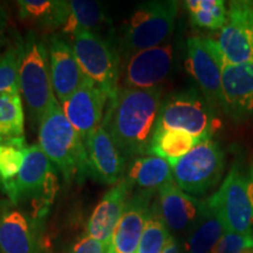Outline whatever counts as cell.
<instances>
[{"label": "cell", "mask_w": 253, "mask_h": 253, "mask_svg": "<svg viewBox=\"0 0 253 253\" xmlns=\"http://www.w3.org/2000/svg\"><path fill=\"white\" fill-rule=\"evenodd\" d=\"M163 100L162 87H120L118 95L109 100L102 126L126 161L149 155Z\"/></svg>", "instance_id": "cell-1"}, {"label": "cell", "mask_w": 253, "mask_h": 253, "mask_svg": "<svg viewBox=\"0 0 253 253\" xmlns=\"http://www.w3.org/2000/svg\"><path fill=\"white\" fill-rule=\"evenodd\" d=\"M38 126L39 145L66 183L81 184L91 176L84 142L66 118L58 99L50 103Z\"/></svg>", "instance_id": "cell-2"}, {"label": "cell", "mask_w": 253, "mask_h": 253, "mask_svg": "<svg viewBox=\"0 0 253 253\" xmlns=\"http://www.w3.org/2000/svg\"><path fill=\"white\" fill-rule=\"evenodd\" d=\"M178 2L154 0L136 6L123 28L119 52L128 59L135 53L168 42L175 30Z\"/></svg>", "instance_id": "cell-3"}, {"label": "cell", "mask_w": 253, "mask_h": 253, "mask_svg": "<svg viewBox=\"0 0 253 253\" xmlns=\"http://www.w3.org/2000/svg\"><path fill=\"white\" fill-rule=\"evenodd\" d=\"M19 82L32 125L39 126L41 118L56 97L50 79L48 42L33 31L23 38Z\"/></svg>", "instance_id": "cell-4"}, {"label": "cell", "mask_w": 253, "mask_h": 253, "mask_svg": "<svg viewBox=\"0 0 253 253\" xmlns=\"http://www.w3.org/2000/svg\"><path fill=\"white\" fill-rule=\"evenodd\" d=\"M216 113L197 88H186L163 100L155 130L183 131L201 141L211 138L220 128Z\"/></svg>", "instance_id": "cell-5"}, {"label": "cell", "mask_w": 253, "mask_h": 253, "mask_svg": "<svg viewBox=\"0 0 253 253\" xmlns=\"http://www.w3.org/2000/svg\"><path fill=\"white\" fill-rule=\"evenodd\" d=\"M169 164L173 182L179 189L188 195L202 196L214 188L223 177L225 154L212 137L205 138Z\"/></svg>", "instance_id": "cell-6"}, {"label": "cell", "mask_w": 253, "mask_h": 253, "mask_svg": "<svg viewBox=\"0 0 253 253\" xmlns=\"http://www.w3.org/2000/svg\"><path fill=\"white\" fill-rule=\"evenodd\" d=\"M73 52L84 77L103 90L109 100L119 93L120 52L100 34L80 31L72 37Z\"/></svg>", "instance_id": "cell-7"}, {"label": "cell", "mask_w": 253, "mask_h": 253, "mask_svg": "<svg viewBox=\"0 0 253 253\" xmlns=\"http://www.w3.org/2000/svg\"><path fill=\"white\" fill-rule=\"evenodd\" d=\"M208 199L216 208L226 231L240 235L253 233V208L248 179L238 163L231 166L220 188Z\"/></svg>", "instance_id": "cell-8"}, {"label": "cell", "mask_w": 253, "mask_h": 253, "mask_svg": "<svg viewBox=\"0 0 253 253\" xmlns=\"http://www.w3.org/2000/svg\"><path fill=\"white\" fill-rule=\"evenodd\" d=\"M221 62L213 39L191 37L186 40V69L216 112L221 109Z\"/></svg>", "instance_id": "cell-9"}, {"label": "cell", "mask_w": 253, "mask_h": 253, "mask_svg": "<svg viewBox=\"0 0 253 253\" xmlns=\"http://www.w3.org/2000/svg\"><path fill=\"white\" fill-rule=\"evenodd\" d=\"M227 20L214 40L224 62H253V1L229 2Z\"/></svg>", "instance_id": "cell-10"}, {"label": "cell", "mask_w": 253, "mask_h": 253, "mask_svg": "<svg viewBox=\"0 0 253 253\" xmlns=\"http://www.w3.org/2000/svg\"><path fill=\"white\" fill-rule=\"evenodd\" d=\"M122 84L131 89H150L161 87L173 71L175 50L172 43L166 42L135 53L126 59Z\"/></svg>", "instance_id": "cell-11"}, {"label": "cell", "mask_w": 253, "mask_h": 253, "mask_svg": "<svg viewBox=\"0 0 253 253\" xmlns=\"http://www.w3.org/2000/svg\"><path fill=\"white\" fill-rule=\"evenodd\" d=\"M53 171H55V169L40 145L31 144L24 149L23 167L17 178L12 182L1 183L0 190L7 196L8 202L13 205L28 198L40 201L38 216L42 217L41 198L45 190L47 177Z\"/></svg>", "instance_id": "cell-12"}, {"label": "cell", "mask_w": 253, "mask_h": 253, "mask_svg": "<svg viewBox=\"0 0 253 253\" xmlns=\"http://www.w3.org/2000/svg\"><path fill=\"white\" fill-rule=\"evenodd\" d=\"M221 110L237 122L253 116V62H221Z\"/></svg>", "instance_id": "cell-13"}, {"label": "cell", "mask_w": 253, "mask_h": 253, "mask_svg": "<svg viewBox=\"0 0 253 253\" xmlns=\"http://www.w3.org/2000/svg\"><path fill=\"white\" fill-rule=\"evenodd\" d=\"M108 102L106 93L86 78L80 88L62 103V110L84 142L102 125Z\"/></svg>", "instance_id": "cell-14"}, {"label": "cell", "mask_w": 253, "mask_h": 253, "mask_svg": "<svg viewBox=\"0 0 253 253\" xmlns=\"http://www.w3.org/2000/svg\"><path fill=\"white\" fill-rule=\"evenodd\" d=\"M0 253H42L37 220L8 201L0 203Z\"/></svg>", "instance_id": "cell-15"}, {"label": "cell", "mask_w": 253, "mask_h": 253, "mask_svg": "<svg viewBox=\"0 0 253 253\" xmlns=\"http://www.w3.org/2000/svg\"><path fill=\"white\" fill-rule=\"evenodd\" d=\"M155 192L142 190L129 198L104 253H136Z\"/></svg>", "instance_id": "cell-16"}, {"label": "cell", "mask_w": 253, "mask_h": 253, "mask_svg": "<svg viewBox=\"0 0 253 253\" xmlns=\"http://www.w3.org/2000/svg\"><path fill=\"white\" fill-rule=\"evenodd\" d=\"M157 192V201L154 204L168 230L185 237L201 214L203 201L185 194L173 181L163 185Z\"/></svg>", "instance_id": "cell-17"}, {"label": "cell", "mask_w": 253, "mask_h": 253, "mask_svg": "<svg viewBox=\"0 0 253 253\" xmlns=\"http://www.w3.org/2000/svg\"><path fill=\"white\" fill-rule=\"evenodd\" d=\"M48 58L53 90L62 104L80 88L86 77L79 66L73 47L59 34L49 38Z\"/></svg>", "instance_id": "cell-18"}, {"label": "cell", "mask_w": 253, "mask_h": 253, "mask_svg": "<svg viewBox=\"0 0 253 253\" xmlns=\"http://www.w3.org/2000/svg\"><path fill=\"white\" fill-rule=\"evenodd\" d=\"M134 186L123 177L101 198L87 224V236L100 242L104 248L121 219Z\"/></svg>", "instance_id": "cell-19"}, {"label": "cell", "mask_w": 253, "mask_h": 253, "mask_svg": "<svg viewBox=\"0 0 253 253\" xmlns=\"http://www.w3.org/2000/svg\"><path fill=\"white\" fill-rule=\"evenodd\" d=\"M91 176L104 184L115 185L123 178L126 160L114 143L112 136L101 125L84 141Z\"/></svg>", "instance_id": "cell-20"}, {"label": "cell", "mask_w": 253, "mask_h": 253, "mask_svg": "<svg viewBox=\"0 0 253 253\" xmlns=\"http://www.w3.org/2000/svg\"><path fill=\"white\" fill-rule=\"evenodd\" d=\"M226 232L216 208L204 199L201 214L183 240L185 253H213L221 237Z\"/></svg>", "instance_id": "cell-21"}, {"label": "cell", "mask_w": 253, "mask_h": 253, "mask_svg": "<svg viewBox=\"0 0 253 253\" xmlns=\"http://www.w3.org/2000/svg\"><path fill=\"white\" fill-rule=\"evenodd\" d=\"M19 17L42 32L65 27L69 17V1L65 0H19Z\"/></svg>", "instance_id": "cell-22"}, {"label": "cell", "mask_w": 253, "mask_h": 253, "mask_svg": "<svg viewBox=\"0 0 253 253\" xmlns=\"http://www.w3.org/2000/svg\"><path fill=\"white\" fill-rule=\"evenodd\" d=\"M125 177L132 186H138L145 191H156L173 181L169 162L154 155H145L131 160Z\"/></svg>", "instance_id": "cell-23"}, {"label": "cell", "mask_w": 253, "mask_h": 253, "mask_svg": "<svg viewBox=\"0 0 253 253\" xmlns=\"http://www.w3.org/2000/svg\"><path fill=\"white\" fill-rule=\"evenodd\" d=\"M0 144L25 149V114L20 93H0Z\"/></svg>", "instance_id": "cell-24"}, {"label": "cell", "mask_w": 253, "mask_h": 253, "mask_svg": "<svg viewBox=\"0 0 253 253\" xmlns=\"http://www.w3.org/2000/svg\"><path fill=\"white\" fill-rule=\"evenodd\" d=\"M108 23L109 19L101 2L72 0L69 1V17L62 28V33L68 34L71 38L80 31L96 33Z\"/></svg>", "instance_id": "cell-25"}, {"label": "cell", "mask_w": 253, "mask_h": 253, "mask_svg": "<svg viewBox=\"0 0 253 253\" xmlns=\"http://www.w3.org/2000/svg\"><path fill=\"white\" fill-rule=\"evenodd\" d=\"M201 140L178 130H155L149 155L164 158L168 162L178 160L196 147Z\"/></svg>", "instance_id": "cell-26"}, {"label": "cell", "mask_w": 253, "mask_h": 253, "mask_svg": "<svg viewBox=\"0 0 253 253\" xmlns=\"http://www.w3.org/2000/svg\"><path fill=\"white\" fill-rule=\"evenodd\" d=\"M23 38L18 34L12 37L7 47L0 55V93H20L19 68H20Z\"/></svg>", "instance_id": "cell-27"}, {"label": "cell", "mask_w": 253, "mask_h": 253, "mask_svg": "<svg viewBox=\"0 0 253 253\" xmlns=\"http://www.w3.org/2000/svg\"><path fill=\"white\" fill-rule=\"evenodd\" d=\"M170 236L171 233L168 230L162 217L153 203L145 220L143 233L136 253H161Z\"/></svg>", "instance_id": "cell-28"}, {"label": "cell", "mask_w": 253, "mask_h": 253, "mask_svg": "<svg viewBox=\"0 0 253 253\" xmlns=\"http://www.w3.org/2000/svg\"><path fill=\"white\" fill-rule=\"evenodd\" d=\"M24 162V149L9 144H0V184L17 178Z\"/></svg>", "instance_id": "cell-29"}, {"label": "cell", "mask_w": 253, "mask_h": 253, "mask_svg": "<svg viewBox=\"0 0 253 253\" xmlns=\"http://www.w3.org/2000/svg\"><path fill=\"white\" fill-rule=\"evenodd\" d=\"M191 23L195 26L208 30H221L227 20V8L223 0H214V4L209 11L199 9L190 13Z\"/></svg>", "instance_id": "cell-30"}, {"label": "cell", "mask_w": 253, "mask_h": 253, "mask_svg": "<svg viewBox=\"0 0 253 253\" xmlns=\"http://www.w3.org/2000/svg\"><path fill=\"white\" fill-rule=\"evenodd\" d=\"M249 246H253V233L240 235V233L226 231L214 249L213 253H240Z\"/></svg>", "instance_id": "cell-31"}, {"label": "cell", "mask_w": 253, "mask_h": 253, "mask_svg": "<svg viewBox=\"0 0 253 253\" xmlns=\"http://www.w3.org/2000/svg\"><path fill=\"white\" fill-rule=\"evenodd\" d=\"M71 253H104V246L89 236H84L74 245Z\"/></svg>", "instance_id": "cell-32"}, {"label": "cell", "mask_w": 253, "mask_h": 253, "mask_svg": "<svg viewBox=\"0 0 253 253\" xmlns=\"http://www.w3.org/2000/svg\"><path fill=\"white\" fill-rule=\"evenodd\" d=\"M8 12L4 5L0 2V55L4 52L9 42V39L6 36V31L8 26Z\"/></svg>", "instance_id": "cell-33"}, {"label": "cell", "mask_w": 253, "mask_h": 253, "mask_svg": "<svg viewBox=\"0 0 253 253\" xmlns=\"http://www.w3.org/2000/svg\"><path fill=\"white\" fill-rule=\"evenodd\" d=\"M161 253H181V244H179L178 239L172 235L170 236Z\"/></svg>", "instance_id": "cell-34"}, {"label": "cell", "mask_w": 253, "mask_h": 253, "mask_svg": "<svg viewBox=\"0 0 253 253\" xmlns=\"http://www.w3.org/2000/svg\"><path fill=\"white\" fill-rule=\"evenodd\" d=\"M185 7L188 8L189 13L199 11V0H188L185 1Z\"/></svg>", "instance_id": "cell-35"}, {"label": "cell", "mask_w": 253, "mask_h": 253, "mask_svg": "<svg viewBox=\"0 0 253 253\" xmlns=\"http://www.w3.org/2000/svg\"><path fill=\"white\" fill-rule=\"evenodd\" d=\"M240 253H253V246H249V248H245Z\"/></svg>", "instance_id": "cell-36"}]
</instances>
